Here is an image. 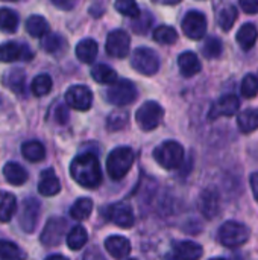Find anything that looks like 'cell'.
I'll list each match as a JSON object with an SVG mask.
<instances>
[{
	"label": "cell",
	"mask_w": 258,
	"mask_h": 260,
	"mask_svg": "<svg viewBox=\"0 0 258 260\" xmlns=\"http://www.w3.org/2000/svg\"><path fill=\"white\" fill-rule=\"evenodd\" d=\"M26 30L33 38H43L46 34H49V23L41 15H30L26 20Z\"/></svg>",
	"instance_id": "4316f807"
},
{
	"label": "cell",
	"mask_w": 258,
	"mask_h": 260,
	"mask_svg": "<svg viewBox=\"0 0 258 260\" xmlns=\"http://www.w3.org/2000/svg\"><path fill=\"white\" fill-rule=\"evenodd\" d=\"M154 158L164 169H176L184 160V148L178 142H164L155 148Z\"/></svg>",
	"instance_id": "3957f363"
},
{
	"label": "cell",
	"mask_w": 258,
	"mask_h": 260,
	"mask_svg": "<svg viewBox=\"0 0 258 260\" xmlns=\"http://www.w3.org/2000/svg\"><path fill=\"white\" fill-rule=\"evenodd\" d=\"M65 230H67L65 219L53 216L46 222V225L41 232L40 241L46 247H56L62 242V238L65 236Z\"/></svg>",
	"instance_id": "9c48e42d"
},
{
	"label": "cell",
	"mask_w": 258,
	"mask_h": 260,
	"mask_svg": "<svg viewBox=\"0 0 258 260\" xmlns=\"http://www.w3.org/2000/svg\"><path fill=\"white\" fill-rule=\"evenodd\" d=\"M182 30L192 40H201L207 32V18L199 11H190L182 20Z\"/></svg>",
	"instance_id": "7c38bea8"
},
{
	"label": "cell",
	"mask_w": 258,
	"mask_h": 260,
	"mask_svg": "<svg viewBox=\"0 0 258 260\" xmlns=\"http://www.w3.org/2000/svg\"><path fill=\"white\" fill-rule=\"evenodd\" d=\"M257 37L258 30L257 27H255V24L246 23V24H243V26L239 29L236 38H237L239 46H240L243 50H249L251 47H254V44H255V41H257Z\"/></svg>",
	"instance_id": "cb8c5ba5"
},
{
	"label": "cell",
	"mask_w": 258,
	"mask_h": 260,
	"mask_svg": "<svg viewBox=\"0 0 258 260\" xmlns=\"http://www.w3.org/2000/svg\"><path fill=\"white\" fill-rule=\"evenodd\" d=\"M103 215L108 221H111L113 224H116L117 227H122V229H131L135 222L132 207L128 203L111 204L103 210Z\"/></svg>",
	"instance_id": "30bf717a"
},
{
	"label": "cell",
	"mask_w": 258,
	"mask_h": 260,
	"mask_svg": "<svg viewBox=\"0 0 258 260\" xmlns=\"http://www.w3.org/2000/svg\"><path fill=\"white\" fill-rule=\"evenodd\" d=\"M70 175L82 187H97L102 183V169L97 157L91 152L78 155L70 165Z\"/></svg>",
	"instance_id": "6da1fadb"
},
{
	"label": "cell",
	"mask_w": 258,
	"mask_h": 260,
	"mask_svg": "<svg viewBox=\"0 0 258 260\" xmlns=\"http://www.w3.org/2000/svg\"><path fill=\"white\" fill-rule=\"evenodd\" d=\"M88 241L87 230L82 225H75L67 235V247L73 251H79Z\"/></svg>",
	"instance_id": "83f0119b"
},
{
	"label": "cell",
	"mask_w": 258,
	"mask_h": 260,
	"mask_svg": "<svg viewBox=\"0 0 258 260\" xmlns=\"http://www.w3.org/2000/svg\"><path fill=\"white\" fill-rule=\"evenodd\" d=\"M97 43L91 38H85L82 41L78 43L76 46V56L81 62H85V64H91L96 56H97Z\"/></svg>",
	"instance_id": "44dd1931"
},
{
	"label": "cell",
	"mask_w": 258,
	"mask_h": 260,
	"mask_svg": "<svg viewBox=\"0 0 258 260\" xmlns=\"http://www.w3.org/2000/svg\"><path fill=\"white\" fill-rule=\"evenodd\" d=\"M61 190V183L55 175L53 169H47L41 174V180L38 184V192L43 197H55Z\"/></svg>",
	"instance_id": "d6986e66"
},
{
	"label": "cell",
	"mask_w": 258,
	"mask_h": 260,
	"mask_svg": "<svg viewBox=\"0 0 258 260\" xmlns=\"http://www.w3.org/2000/svg\"><path fill=\"white\" fill-rule=\"evenodd\" d=\"M24 257L18 245H15L11 241H0V259H20Z\"/></svg>",
	"instance_id": "74e56055"
},
{
	"label": "cell",
	"mask_w": 258,
	"mask_h": 260,
	"mask_svg": "<svg viewBox=\"0 0 258 260\" xmlns=\"http://www.w3.org/2000/svg\"><path fill=\"white\" fill-rule=\"evenodd\" d=\"M199 207H201V212L204 213V216L214 218L217 215V212H219V197H217L216 190L207 189L201 195Z\"/></svg>",
	"instance_id": "7402d4cb"
},
{
	"label": "cell",
	"mask_w": 258,
	"mask_h": 260,
	"mask_svg": "<svg viewBox=\"0 0 258 260\" xmlns=\"http://www.w3.org/2000/svg\"><path fill=\"white\" fill-rule=\"evenodd\" d=\"M154 2H158V3H163V5H176L181 0H154Z\"/></svg>",
	"instance_id": "ee69618b"
},
{
	"label": "cell",
	"mask_w": 258,
	"mask_h": 260,
	"mask_svg": "<svg viewBox=\"0 0 258 260\" xmlns=\"http://www.w3.org/2000/svg\"><path fill=\"white\" fill-rule=\"evenodd\" d=\"M222 50H224L222 43L216 37H208L202 44V53H204V56H207L210 59L219 58L222 55Z\"/></svg>",
	"instance_id": "e575fe53"
},
{
	"label": "cell",
	"mask_w": 258,
	"mask_h": 260,
	"mask_svg": "<svg viewBox=\"0 0 258 260\" xmlns=\"http://www.w3.org/2000/svg\"><path fill=\"white\" fill-rule=\"evenodd\" d=\"M242 94L248 99L255 98L258 94V75L249 73L242 81Z\"/></svg>",
	"instance_id": "8d00e7d4"
},
{
	"label": "cell",
	"mask_w": 258,
	"mask_h": 260,
	"mask_svg": "<svg viewBox=\"0 0 258 260\" xmlns=\"http://www.w3.org/2000/svg\"><path fill=\"white\" fill-rule=\"evenodd\" d=\"M21 154L26 160H29L32 163H38V161L44 160L46 149H44L43 143H40L36 140H30V142H24L21 145Z\"/></svg>",
	"instance_id": "484cf974"
},
{
	"label": "cell",
	"mask_w": 258,
	"mask_h": 260,
	"mask_svg": "<svg viewBox=\"0 0 258 260\" xmlns=\"http://www.w3.org/2000/svg\"><path fill=\"white\" fill-rule=\"evenodd\" d=\"M52 85H53V82H52V78L49 75H46V73L44 75H38L32 81V93L35 96H38V98L40 96H46V94L50 93Z\"/></svg>",
	"instance_id": "836d02e7"
},
{
	"label": "cell",
	"mask_w": 258,
	"mask_h": 260,
	"mask_svg": "<svg viewBox=\"0 0 258 260\" xmlns=\"http://www.w3.org/2000/svg\"><path fill=\"white\" fill-rule=\"evenodd\" d=\"M249 239V229L237 221H227L219 229V242L228 248L240 247Z\"/></svg>",
	"instance_id": "277c9868"
},
{
	"label": "cell",
	"mask_w": 258,
	"mask_h": 260,
	"mask_svg": "<svg viewBox=\"0 0 258 260\" xmlns=\"http://www.w3.org/2000/svg\"><path fill=\"white\" fill-rule=\"evenodd\" d=\"M3 175H5V180L12 184V186H21L27 181V172L23 166H20L18 163H6L5 168H3Z\"/></svg>",
	"instance_id": "ffe728a7"
},
{
	"label": "cell",
	"mask_w": 258,
	"mask_h": 260,
	"mask_svg": "<svg viewBox=\"0 0 258 260\" xmlns=\"http://www.w3.org/2000/svg\"><path fill=\"white\" fill-rule=\"evenodd\" d=\"M249 183H251V189H252V193L255 197L258 203V172H254L249 178Z\"/></svg>",
	"instance_id": "7bdbcfd3"
},
{
	"label": "cell",
	"mask_w": 258,
	"mask_h": 260,
	"mask_svg": "<svg viewBox=\"0 0 258 260\" xmlns=\"http://www.w3.org/2000/svg\"><path fill=\"white\" fill-rule=\"evenodd\" d=\"M93 212V201L90 198H79L70 209V215L76 221L87 219Z\"/></svg>",
	"instance_id": "4dcf8cb0"
},
{
	"label": "cell",
	"mask_w": 258,
	"mask_h": 260,
	"mask_svg": "<svg viewBox=\"0 0 258 260\" xmlns=\"http://www.w3.org/2000/svg\"><path fill=\"white\" fill-rule=\"evenodd\" d=\"M240 8L246 14H257L258 12V0H239Z\"/></svg>",
	"instance_id": "60d3db41"
},
{
	"label": "cell",
	"mask_w": 258,
	"mask_h": 260,
	"mask_svg": "<svg viewBox=\"0 0 258 260\" xmlns=\"http://www.w3.org/2000/svg\"><path fill=\"white\" fill-rule=\"evenodd\" d=\"M239 107H240V102H239V98L234 96V94H225L222 96L217 102L213 104L211 110H210V119L214 120L220 116H234L237 114L239 111Z\"/></svg>",
	"instance_id": "9a60e30c"
},
{
	"label": "cell",
	"mask_w": 258,
	"mask_h": 260,
	"mask_svg": "<svg viewBox=\"0 0 258 260\" xmlns=\"http://www.w3.org/2000/svg\"><path fill=\"white\" fill-rule=\"evenodd\" d=\"M137 98V88L129 79H120L111 84L106 91V99L117 107L129 105Z\"/></svg>",
	"instance_id": "8992f818"
},
{
	"label": "cell",
	"mask_w": 258,
	"mask_h": 260,
	"mask_svg": "<svg viewBox=\"0 0 258 260\" xmlns=\"http://www.w3.org/2000/svg\"><path fill=\"white\" fill-rule=\"evenodd\" d=\"M41 215V204L35 198H26L20 206L18 224L24 233H32L36 229Z\"/></svg>",
	"instance_id": "ba28073f"
},
{
	"label": "cell",
	"mask_w": 258,
	"mask_h": 260,
	"mask_svg": "<svg viewBox=\"0 0 258 260\" xmlns=\"http://www.w3.org/2000/svg\"><path fill=\"white\" fill-rule=\"evenodd\" d=\"M237 20V9L234 6H227L219 14V24L224 30H230Z\"/></svg>",
	"instance_id": "f35d334b"
},
{
	"label": "cell",
	"mask_w": 258,
	"mask_h": 260,
	"mask_svg": "<svg viewBox=\"0 0 258 260\" xmlns=\"http://www.w3.org/2000/svg\"><path fill=\"white\" fill-rule=\"evenodd\" d=\"M105 47H106L108 55H111L114 58H125L129 53L131 38L128 35V32H125L122 29H116L108 34Z\"/></svg>",
	"instance_id": "4fadbf2b"
},
{
	"label": "cell",
	"mask_w": 258,
	"mask_h": 260,
	"mask_svg": "<svg viewBox=\"0 0 258 260\" xmlns=\"http://www.w3.org/2000/svg\"><path fill=\"white\" fill-rule=\"evenodd\" d=\"M178 66H179L181 75L186 78H192L201 72V61L198 55L193 52H182L178 56Z\"/></svg>",
	"instance_id": "ac0fdd59"
},
{
	"label": "cell",
	"mask_w": 258,
	"mask_h": 260,
	"mask_svg": "<svg viewBox=\"0 0 258 260\" xmlns=\"http://www.w3.org/2000/svg\"><path fill=\"white\" fill-rule=\"evenodd\" d=\"M202 247L192 241H181L173 245V257L182 260H196L202 256Z\"/></svg>",
	"instance_id": "e0dca14e"
},
{
	"label": "cell",
	"mask_w": 258,
	"mask_h": 260,
	"mask_svg": "<svg viewBox=\"0 0 258 260\" xmlns=\"http://www.w3.org/2000/svg\"><path fill=\"white\" fill-rule=\"evenodd\" d=\"M132 67L141 75H155L160 69L158 55L148 47H138L132 53Z\"/></svg>",
	"instance_id": "52a82bcc"
},
{
	"label": "cell",
	"mask_w": 258,
	"mask_h": 260,
	"mask_svg": "<svg viewBox=\"0 0 258 260\" xmlns=\"http://www.w3.org/2000/svg\"><path fill=\"white\" fill-rule=\"evenodd\" d=\"M64 46V38L58 34H46L41 41V47L47 53H58Z\"/></svg>",
	"instance_id": "d590c367"
},
{
	"label": "cell",
	"mask_w": 258,
	"mask_h": 260,
	"mask_svg": "<svg viewBox=\"0 0 258 260\" xmlns=\"http://www.w3.org/2000/svg\"><path fill=\"white\" fill-rule=\"evenodd\" d=\"M18 27V15L9 8H0V30L15 32Z\"/></svg>",
	"instance_id": "1f68e13d"
},
{
	"label": "cell",
	"mask_w": 258,
	"mask_h": 260,
	"mask_svg": "<svg viewBox=\"0 0 258 260\" xmlns=\"http://www.w3.org/2000/svg\"><path fill=\"white\" fill-rule=\"evenodd\" d=\"M55 117H56V122H58V123H61V125L67 123V120H68V110H67V107H65V105H59V107L56 108Z\"/></svg>",
	"instance_id": "b9f144b4"
},
{
	"label": "cell",
	"mask_w": 258,
	"mask_h": 260,
	"mask_svg": "<svg viewBox=\"0 0 258 260\" xmlns=\"http://www.w3.org/2000/svg\"><path fill=\"white\" fill-rule=\"evenodd\" d=\"M15 212H17L15 195L0 190V222H9Z\"/></svg>",
	"instance_id": "603a6c76"
},
{
	"label": "cell",
	"mask_w": 258,
	"mask_h": 260,
	"mask_svg": "<svg viewBox=\"0 0 258 260\" xmlns=\"http://www.w3.org/2000/svg\"><path fill=\"white\" fill-rule=\"evenodd\" d=\"M163 116H164L163 107L154 101H149V102H144L137 110L135 120L143 131H151V129H155L161 123Z\"/></svg>",
	"instance_id": "5b68a950"
},
{
	"label": "cell",
	"mask_w": 258,
	"mask_h": 260,
	"mask_svg": "<svg viewBox=\"0 0 258 260\" xmlns=\"http://www.w3.org/2000/svg\"><path fill=\"white\" fill-rule=\"evenodd\" d=\"M91 76L99 84H114L117 81V73L106 64H96L91 69Z\"/></svg>",
	"instance_id": "f1b7e54d"
},
{
	"label": "cell",
	"mask_w": 258,
	"mask_h": 260,
	"mask_svg": "<svg viewBox=\"0 0 258 260\" xmlns=\"http://www.w3.org/2000/svg\"><path fill=\"white\" fill-rule=\"evenodd\" d=\"M49 259H65L64 256H49Z\"/></svg>",
	"instance_id": "f6af8a7d"
},
{
	"label": "cell",
	"mask_w": 258,
	"mask_h": 260,
	"mask_svg": "<svg viewBox=\"0 0 258 260\" xmlns=\"http://www.w3.org/2000/svg\"><path fill=\"white\" fill-rule=\"evenodd\" d=\"M105 250L114 259H125L131 254V244L123 236H109L105 241Z\"/></svg>",
	"instance_id": "2e32d148"
},
{
	"label": "cell",
	"mask_w": 258,
	"mask_h": 260,
	"mask_svg": "<svg viewBox=\"0 0 258 260\" xmlns=\"http://www.w3.org/2000/svg\"><path fill=\"white\" fill-rule=\"evenodd\" d=\"M26 84V73L21 69H12L6 73V85L17 94H21L24 91Z\"/></svg>",
	"instance_id": "f546056e"
},
{
	"label": "cell",
	"mask_w": 258,
	"mask_h": 260,
	"mask_svg": "<svg viewBox=\"0 0 258 260\" xmlns=\"http://www.w3.org/2000/svg\"><path fill=\"white\" fill-rule=\"evenodd\" d=\"M65 104L78 111H87L93 104V93L87 85H73L65 91Z\"/></svg>",
	"instance_id": "8fae6325"
},
{
	"label": "cell",
	"mask_w": 258,
	"mask_h": 260,
	"mask_svg": "<svg viewBox=\"0 0 258 260\" xmlns=\"http://www.w3.org/2000/svg\"><path fill=\"white\" fill-rule=\"evenodd\" d=\"M116 9L131 18H137L140 15V9L135 3V0H116Z\"/></svg>",
	"instance_id": "ab89813d"
},
{
	"label": "cell",
	"mask_w": 258,
	"mask_h": 260,
	"mask_svg": "<svg viewBox=\"0 0 258 260\" xmlns=\"http://www.w3.org/2000/svg\"><path fill=\"white\" fill-rule=\"evenodd\" d=\"M239 129L245 134L252 133L258 128V108H248L237 116Z\"/></svg>",
	"instance_id": "d4e9b609"
},
{
	"label": "cell",
	"mask_w": 258,
	"mask_h": 260,
	"mask_svg": "<svg viewBox=\"0 0 258 260\" xmlns=\"http://www.w3.org/2000/svg\"><path fill=\"white\" fill-rule=\"evenodd\" d=\"M3 2H14V0H3Z\"/></svg>",
	"instance_id": "bcb514c9"
},
{
	"label": "cell",
	"mask_w": 258,
	"mask_h": 260,
	"mask_svg": "<svg viewBox=\"0 0 258 260\" xmlns=\"http://www.w3.org/2000/svg\"><path fill=\"white\" fill-rule=\"evenodd\" d=\"M135 160L134 151L128 146L116 148L106 160V171L113 180H122L132 168Z\"/></svg>",
	"instance_id": "7a4b0ae2"
},
{
	"label": "cell",
	"mask_w": 258,
	"mask_h": 260,
	"mask_svg": "<svg viewBox=\"0 0 258 260\" xmlns=\"http://www.w3.org/2000/svg\"><path fill=\"white\" fill-rule=\"evenodd\" d=\"M32 56H33V52L26 44L8 41L0 46V61L2 62H15L18 59L29 61V59H32Z\"/></svg>",
	"instance_id": "5bb4252c"
},
{
	"label": "cell",
	"mask_w": 258,
	"mask_h": 260,
	"mask_svg": "<svg viewBox=\"0 0 258 260\" xmlns=\"http://www.w3.org/2000/svg\"><path fill=\"white\" fill-rule=\"evenodd\" d=\"M154 40L160 44H173L178 40V32L173 26L161 24L154 30Z\"/></svg>",
	"instance_id": "d6a6232c"
}]
</instances>
